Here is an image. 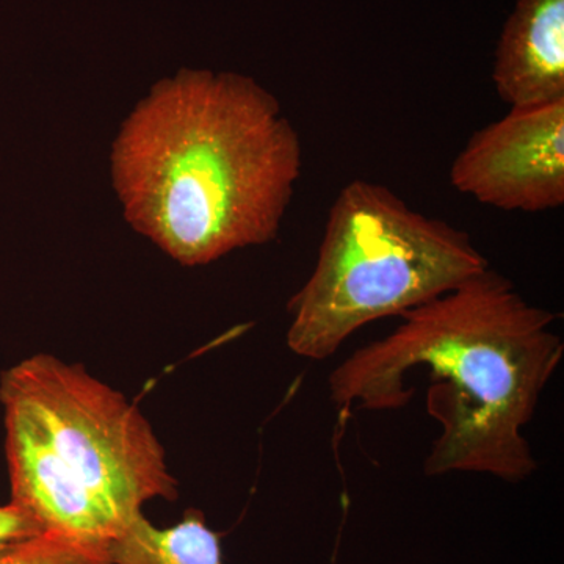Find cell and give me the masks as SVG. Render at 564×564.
<instances>
[{
  "mask_svg": "<svg viewBox=\"0 0 564 564\" xmlns=\"http://www.w3.org/2000/svg\"><path fill=\"white\" fill-rule=\"evenodd\" d=\"M402 325L348 356L329 375L334 406L400 410L404 377L429 369L426 410L441 434L429 477L486 474L519 484L538 469L524 429L562 364L556 315L527 302L491 267L455 291L400 315Z\"/></svg>",
  "mask_w": 564,
  "mask_h": 564,
  "instance_id": "obj_2",
  "label": "cell"
},
{
  "mask_svg": "<svg viewBox=\"0 0 564 564\" xmlns=\"http://www.w3.org/2000/svg\"><path fill=\"white\" fill-rule=\"evenodd\" d=\"M492 80L510 107L564 98V0H518L497 44Z\"/></svg>",
  "mask_w": 564,
  "mask_h": 564,
  "instance_id": "obj_6",
  "label": "cell"
},
{
  "mask_svg": "<svg viewBox=\"0 0 564 564\" xmlns=\"http://www.w3.org/2000/svg\"><path fill=\"white\" fill-rule=\"evenodd\" d=\"M40 533H43L40 525L18 505L10 502L0 507V545L25 540Z\"/></svg>",
  "mask_w": 564,
  "mask_h": 564,
  "instance_id": "obj_9",
  "label": "cell"
},
{
  "mask_svg": "<svg viewBox=\"0 0 564 564\" xmlns=\"http://www.w3.org/2000/svg\"><path fill=\"white\" fill-rule=\"evenodd\" d=\"M11 503L43 532L109 551L177 480L150 421L82 364L36 352L0 377Z\"/></svg>",
  "mask_w": 564,
  "mask_h": 564,
  "instance_id": "obj_3",
  "label": "cell"
},
{
  "mask_svg": "<svg viewBox=\"0 0 564 564\" xmlns=\"http://www.w3.org/2000/svg\"><path fill=\"white\" fill-rule=\"evenodd\" d=\"M0 564H115L109 551L43 532L0 545Z\"/></svg>",
  "mask_w": 564,
  "mask_h": 564,
  "instance_id": "obj_8",
  "label": "cell"
},
{
  "mask_svg": "<svg viewBox=\"0 0 564 564\" xmlns=\"http://www.w3.org/2000/svg\"><path fill=\"white\" fill-rule=\"evenodd\" d=\"M109 555L115 564H223L220 536L196 510L169 529H158L140 514L109 545Z\"/></svg>",
  "mask_w": 564,
  "mask_h": 564,
  "instance_id": "obj_7",
  "label": "cell"
},
{
  "mask_svg": "<svg viewBox=\"0 0 564 564\" xmlns=\"http://www.w3.org/2000/svg\"><path fill=\"white\" fill-rule=\"evenodd\" d=\"M455 191L507 212H545L564 204V98L510 107L473 133L451 169Z\"/></svg>",
  "mask_w": 564,
  "mask_h": 564,
  "instance_id": "obj_5",
  "label": "cell"
},
{
  "mask_svg": "<svg viewBox=\"0 0 564 564\" xmlns=\"http://www.w3.org/2000/svg\"><path fill=\"white\" fill-rule=\"evenodd\" d=\"M110 162L126 221L173 261L198 267L276 239L302 141L251 77L185 69L137 104Z\"/></svg>",
  "mask_w": 564,
  "mask_h": 564,
  "instance_id": "obj_1",
  "label": "cell"
},
{
  "mask_svg": "<svg viewBox=\"0 0 564 564\" xmlns=\"http://www.w3.org/2000/svg\"><path fill=\"white\" fill-rule=\"evenodd\" d=\"M489 269L469 234L355 180L329 209L310 280L289 302V348L332 358L364 326L402 315Z\"/></svg>",
  "mask_w": 564,
  "mask_h": 564,
  "instance_id": "obj_4",
  "label": "cell"
}]
</instances>
